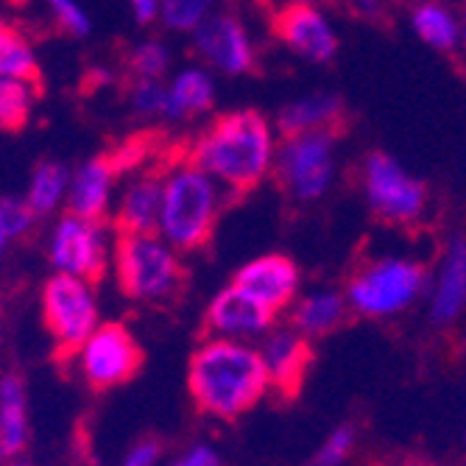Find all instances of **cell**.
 I'll return each mask as SVG.
<instances>
[{"mask_svg":"<svg viewBox=\"0 0 466 466\" xmlns=\"http://www.w3.org/2000/svg\"><path fill=\"white\" fill-rule=\"evenodd\" d=\"M39 59L34 42L15 25L0 23V78L36 81Z\"/></svg>","mask_w":466,"mask_h":466,"instance_id":"obj_25","label":"cell"},{"mask_svg":"<svg viewBox=\"0 0 466 466\" xmlns=\"http://www.w3.org/2000/svg\"><path fill=\"white\" fill-rule=\"evenodd\" d=\"M358 4H360L363 9H374V6H377V0H358Z\"/></svg>","mask_w":466,"mask_h":466,"instance_id":"obj_38","label":"cell"},{"mask_svg":"<svg viewBox=\"0 0 466 466\" xmlns=\"http://www.w3.org/2000/svg\"><path fill=\"white\" fill-rule=\"evenodd\" d=\"M277 146V129L266 115L238 109L218 115L193 140L185 157L229 196H238L258 187L274 171Z\"/></svg>","mask_w":466,"mask_h":466,"instance_id":"obj_1","label":"cell"},{"mask_svg":"<svg viewBox=\"0 0 466 466\" xmlns=\"http://www.w3.org/2000/svg\"><path fill=\"white\" fill-rule=\"evenodd\" d=\"M117 182H120L117 165L109 157H93L87 162H81L70 174L65 213L93 218V221H109Z\"/></svg>","mask_w":466,"mask_h":466,"instance_id":"obj_16","label":"cell"},{"mask_svg":"<svg viewBox=\"0 0 466 466\" xmlns=\"http://www.w3.org/2000/svg\"><path fill=\"white\" fill-rule=\"evenodd\" d=\"M193 36V51L216 76H243L254 65V39L246 23L229 12H216Z\"/></svg>","mask_w":466,"mask_h":466,"instance_id":"obj_10","label":"cell"},{"mask_svg":"<svg viewBox=\"0 0 466 466\" xmlns=\"http://www.w3.org/2000/svg\"><path fill=\"white\" fill-rule=\"evenodd\" d=\"M0 23H4V17H0Z\"/></svg>","mask_w":466,"mask_h":466,"instance_id":"obj_44","label":"cell"},{"mask_svg":"<svg viewBox=\"0 0 466 466\" xmlns=\"http://www.w3.org/2000/svg\"><path fill=\"white\" fill-rule=\"evenodd\" d=\"M344 316V299L332 290H319L293 305V329L305 338L329 332Z\"/></svg>","mask_w":466,"mask_h":466,"instance_id":"obj_24","label":"cell"},{"mask_svg":"<svg viewBox=\"0 0 466 466\" xmlns=\"http://www.w3.org/2000/svg\"><path fill=\"white\" fill-rule=\"evenodd\" d=\"M461 48L466 51V12H463V17H461Z\"/></svg>","mask_w":466,"mask_h":466,"instance_id":"obj_37","label":"cell"},{"mask_svg":"<svg viewBox=\"0 0 466 466\" xmlns=\"http://www.w3.org/2000/svg\"><path fill=\"white\" fill-rule=\"evenodd\" d=\"M421 285V266L410 260H380L350 282V305L363 316H391L416 299Z\"/></svg>","mask_w":466,"mask_h":466,"instance_id":"obj_9","label":"cell"},{"mask_svg":"<svg viewBox=\"0 0 466 466\" xmlns=\"http://www.w3.org/2000/svg\"><path fill=\"white\" fill-rule=\"evenodd\" d=\"M352 431L350 428H341V431H335L327 441H324V447L319 450V455H316V466H341L344 463V458L350 455V450H352Z\"/></svg>","mask_w":466,"mask_h":466,"instance_id":"obj_32","label":"cell"},{"mask_svg":"<svg viewBox=\"0 0 466 466\" xmlns=\"http://www.w3.org/2000/svg\"><path fill=\"white\" fill-rule=\"evenodd\" d=\"M126 6L140 25H151L159 17V0H126Z\"/></svg>","mask_w":466,"mask_h":466,"instance_id":"obj_35","label":"cell"},{"mask_svg":"<svg viewBox=\"0 0 466 466\" xmlns=\"http://www.w3.org/2000/svg\"><path fill=\"white\" fill-rule=\"evenodd\" d=\"M36 216L28 209L25 198L17 196H4L0 198V229L6 232L9 240H17L31 232Z\"/></svg>","mask_w":466,"mask_h":466,"instance_id":"obj_31","label":"cell"},{"mask_svg":"<svg viewBox=\"0 0 466 466\" xmlns=\"http://www.w3.org/2000/svg\"><path fill=\"white\" fill-rule=\"evenodd\" d=\"M0 4H15V0H0Z\"/></svg>","mask_w":466,"mask_h":466,"instance_id":"obj_42","label":"cell"},{"mask_svg":"<svg viewBox=\"0 0 466 466\" xmlns=\"http://www.w3.org/2000/svg\"><path fill=\"white\" fill-rule=\"evenodd\" d=\"M232 285L251 296L254 302H260L274 316H279L296 299L299 268L285 254H263V258H254L246 266H240Z\"/></svg>","mask_w":466,"mask_h":466,"instance_id":"obj_15","label":"cell"},{"mask_svg":"<svg viewBox=\"0 0 466 466\" xmlns=\"http://www.w3.org/2000/svg\"><path fill=\"white\" fill-rule=\"evenodd\" d=\"M277 34L296 56L313 65H327L338 56V31L316 4H288L277 15Z\"/></svg>","mask_w":466,"mask_h":466,"instance_id":"obj_14","label":"cell"},{"mask_svg":"<svg viewBox=\"0 0 466 466\" xmlns=\"http://www.w3.org/2000/svg\"><path fill=\"white\" fill-rule=\"evenodd\" d=\"M9 238H6V232L4 229H0V258H4V254H6V248H9Z\"/></svg>","mask_w":466,"mask_h":466,"instance_id":"obj_36","label":"cell"},{"mask_svg":"<svg viewBox=\"0 0 466 466\" xmlns=\"http://www.w3.org/2000/svg\"><path fill=\"white\" fill-rule=\"evenodd\" d=\"M81 383L93 391H112L140 371L143 350L135 332L120 321H101L90 338L67 355Z\"/></svg>","mask_w":466,"mask_h":466,"instance_id":"obj_7","label":"cell"},{"mask_svg":"<svg viewBox=\"0 0 466 466\" xmlns=\"http://www.w3.org/2000/svg\"><path fill=\"white\" fill-rule=\"evenodd\" d=\"M274 313L266 310L260 302H254L240 288L227 285L209 299L204 310V327L207 335L227 338V341H243L251 344L263 338L274 327Z\"/></svg>","mask_w":466,"mask_h":466,"instance_id":"obj_12","label":"cell"},{"mask_svg":"<svg viewBox=\"0 0 466 466\" xmlns=\"http://www.w3.org/2000/svg\"><path fill=\"white\" fill-rule=\"evenodd\" d=\"M338 112H341V98L338 96H332L327 90L305 93V96H296L288 104H282V109L277 112V129L285 137L324 132L332 126Z\"/></svg>","mask_w":466,"mask_h":466,"instance_id":"obj_19","label":"cell"},{"mask_svg":"<svg viewBox=\"0 0 466 466\" xmlns=\"http://www.w3.org/2000/svg\"><path fill=\"white\" fill-rule=\"evenodd\" d=\"M268 389L258 347L207 335L190 355L187 391L204 416L232 421L258 405Z\"/></svg>","mask_w":466,"mask_h":466,"instance_id":"obj_2","label":"cell"},{"mask_svg":"<svg viewBox=\"0 0 466 466\" xmlns=\"http://www.w3.org/2000/svg\"><path fill=\"white\" fill-rule=\"evenodd\" d=\"M218 0H159V23L174 34H193L213 17Z\"/></svg>","mask_w":466,"mask_h":466,"instance_id":"obj_27","label":"cell"},{"mask_svg":"<svg viewBox=\"0 0 466 466\" xmlns=\"http://www.w3.org/2000/svg\"><path fill=\"white\" fill-rule=\"evenodd\" d=\"M216 73L204 65H185L165 78V123H187L216 106Z\"/></svg>","mask_w":466,"mask_h":466,"instance_id":"obj_17","label":"cell"},{"mask_svg":"<svg viewBox=\"0 0 466 466\" xmlns=\"http://www.w3.org/2000/svg\"><path fill=\"white\" fill-rule=\"evenodd\" d=\"M4 466H28V463H25V461H17V458H15V461H6Z\"/></svg>","mask_w":466,"mask_h":466,"instance_id":"obj_39","label":"cell"},{"mask_svg":"<svg viewBox=\"0 0 466 466\" xmlns=\"http://www.w3.org/2000/svg\"><path fill=\"white\" fill-rule=\"evenodd\" d=\"M70 167L46 159L34 167L28 190H25V204L36 218H51L56 213H65V201H67V187H70Z\"/></svg>","mask_w":466,"mask_h":466,"instance_id":"obj_21","label":"cell"},{"mask_svg":"<svg viewBox=\"0 0 466 466\" xmlns=\"http://www.w3.org/2000/svg\"><path fill=\"white\" fill-rule=\"evenodd\" d=\"M258 352L266 366L271 389H277L282 394H293L302 386L305 371L310 366L308 338L302 332H296L290 327H282V329L271 327L263 335V344L258 347Z\"/></svg>","mask_w":466,"mask_h":466,"instance_id":"obj_18","label":"cell"},{"mask_svg":"<svg viewBox=\"0 0 466 466\" xmlns=\"http://www.w3.org/2000/svg\"><path fill=\"white\" fill-rule=\"evenodd\" d=\"M410 25L416 36L433 51H452L461 46V20L436 0L419 4L410 15Z\"/></svg>","mask_w":466,"mask_h":466,"instance_id":"obj_23","label":"cell"},{"mask_svg":"<svg viewBox=\"0 0 466 466\" xmlns=\"http://www.w3.org/2000/svg\"><path fill=\"white\" fill-rule=\"evenodd\" d=\"M129 67L135 78H162L174 73V48L165 39H143L129 56Z\"/></svg>","mask_w":466,"mask_h":466,"instance_id":"obj_28","label":"cell"},{"mask_svg":"<svg viewBox=\"0 0 466 466\" xmlns=\"http://www.w3.org/2000/svg\"><path fill=\"white\" fill-rule=\"evenodd\" d=\"M288 4H316V0H288Z\"/></svg>","mask_w":466,"mask_h":466,"instance_id":"obj_41","label":"cell"},{"mask_svg":"<svg viewBox=\"0 0 466 466\" xmlns=\"http://www.w3.org/2000/svg\"><path fill=\"white\" fill-rule=\"evenodd\" d=\"M162 201V167H135L117 182L112 227L117 235L157 232Z\"/></svg>","mask_w":466,"mask_h":466,"instance_id":"obj_13","label":"cell"},{"mask_svg":"<svg viewBox=\"0 0 466 466\" xmlns=\"http://www.w3.org/2000/svg\"><path fill=\"white\" fill-rule=\"evenodd\" d=\"M117 232L109 221L62 213L48 235L46 254L54 274L98 282L109 274Z\"/></svg>","mask_w":466,"mask_h":466,"instance_id":"obj_5","label":"cell"},{"mask_svg":"<svg viewBox=\"0 0 466 466\" xmlns=\"http://www.w3.org/2000/svg\"><path fill=\"white\" fill-rule=\"evenodd\" d=\"M366 196L374 213L389 221H413L425 207V185L383 151L366 159Z\"/></svg>","mask_w":466,"mask_h":466,"instance_id":"obj_11","label":"cell"},{"mask_svg":"<svg viewBox=\"0 0 466 466\" xmlns=\"http://www.w3.org/2000/svg\"><path fill=\"white\" fill-rule=\"evenodd\" d=\"M162 466H221V458L209 444H193L182 455H177L174 461H167Z\"/></svg>","mask_w":466,"mask_h":466,"instance_id":"obj_34","label":"cell"},{"mask_svg":"<svg viewBox=\"0 0 466 466\" xmlns=\"http://www.w3.org/2000/svg\"><path fill=\"white\" fill-rule=\"evenodd\" d=\"M28 444V400L23 380L6 374L0 389V466L15 461Z\"/></svg>","mask_w":466,"mask_h":466,"instance_id":"obj_20","label":"cell"},{"mask_svg":"<svg viewBox=\"0 0 466 466\" xmlns=\"http://www.w3.org/2000/svg\"><path fill=\"white\" fill-rule=\"evenodd\" d=\"M36 81L0 78V132H20L36 106Z\"/></svg>","mask_w":466,"mask_h":466,"instance_id":"obj_26","label":"cell"},{"mask_svg":"<svg viewBox=\"0 0 466 466\" xmlns=\"http://www.w3.org/2000/svg\"><path fill=\"white\" fill-rule=\"evenodd\" d=\"M48 9H51L56 25L62 31H67L70 36L84 39L93 34V17L81 6V0H48Z\"/></svg>","mask_w":466,"mask_h":466,"instance_id":"obj_30","label":"cell"},{"mask_svg":"<svg viewBox=\"0 0 466 466\" xmlns=\"http://www.w3.org/2000/svg\"><path fill=\"white\" fill-rule=\"evenodd\" d=\"M185 254L157 232L117 235L112 251V277L117 290L135 305L159 308L174 302L185 288Z\"/></svg>","mask_w":466,"mask_h":466,"instance_id":"obj_4","label":"cell"},{"mask_svg":"<svg viewBox=\"0 0 466 466\" xmlns=\"http://www.w3.org/2000/svg\"><path fill=\"white\" fill-rule=\"evenodd\" d=\"M229 193L187 157L162 167L157 235L179 254L198 251L213 238Z\"/></svg>","mask_w":466,"mask_h":466,"instance_id":"obj_3","label":"cell"},{"mask_svg":"<svg viewBox=\"0 0 466 466\" xmlns=\"http://www.w3.org/2000/svg\"><path fill=\"white\" fill-rule=\"evenodd\" d=\"M436 4H441V0H436Z\"/></svg>","mask_w":466,"mask_h":466,"instance_id":"obj_43","label":"cell"},{"mask_svg":"<svg viewBox=\"0 0 466 466\" xmlns=\"http://www.w3.org/2000/svg\"><path fill=\"white\" fill-rule=\"evenodd\" d=\"M129 106L143 120H162L165 115V81L162 78H135L129 87Z\"/></svg>","mask_w":466,"mask_h":466,"instance_id":"obj_29","label":"cell"},{"mask_svg":"<svg viewBox=\"0 0 466 466\" xmlns=\"http://www.w3.org/2000/svg\"><path fill=\"white\" fill-rule=\"evenodd\" d=\"M274 171L282 187L299 201L321 198L335 177V137L329 129L290 135L277 146Z\"/></svg>","mask_w":466,"mask_h":466,"instance_id":"obj_8","label":"cell"},{"mask_svg":"<svg viewBox=\"0 0 466 466\" xmlns=\"http://www.w3.org/2000/svg\"><path fill=\"white\" fill-rule=\"evenodd\" d=\"M466 305V243L452 240L433 290V319L452 321Z\"/></svg>","mask_w":466,"mask_h":466,"instance_id":"obj_22","label":"cell"},{"mask_svg":"<svg viewBox=\"0 0 466 466\" xmlns=\"http://www.w3.org/2000/svg\"><path fill=\"white\" fill-rule=\"evenodd\" d=\"M120 466H162V444L157 439L137 441L129 452L123 455Z\"/></svg>","mask_w":466,"mask_h":466,"instance_id":"obj_33","label":"cell"},{"mask_svg":"<svg viewBox=\"0 0 466 466\" xmlns=\"http://www.w3.org/2000/svg\"><path fill=\"white\" fill-rule=\"evenodd\" d=\"M39 308L42 324L62 355H70L104 321L96 282L67 274H51L46 279L39 293Z\"/></svg>","mask_w":466,"mask_h":466,"instance_id":"obj_6","label":"cell"},{"mask_svg":"<svg viewBox=\"0 0 466 466\" xmlns=\"http://www.w3.org/2000/svg\"><path fill=\"white\" fill-rule=\"evenodd\" d=\"M4 383H6V371H4V366H0V389H4Z\"/></svg>","mask_w":466,"mask_h":466,"instance_id":"obj_40","label":"cell"}]
</instances>
